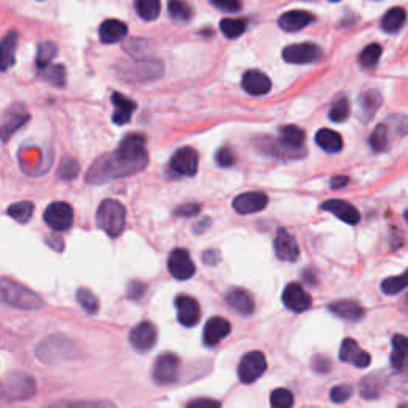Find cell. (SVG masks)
I'll use <instances>...</instances> for the list:
<instances>
[{
	"label": "cell",
	"instance_id": "obj_1",
	"mask_svg": "<svg viewBox=\"0 0 408 408\" xmlns=\"http://www.w3.org/2000/svg\"><path fill=\"white\" fill-rule=\"evenodd\" d=\"M145 165L147 160H131L128 156L120 155L118 152H113L111 155L102 156L91 166L88 176H86V182L99 183L111 181V179L128 176V174L144 170Z\"/></svg>",
	"mask_w": 408,
	"mask_h": 408
},
{
	"label": "cell",
	"instance_id": "obj_2",
	"mask_svg": "<svg viewBox=\"0 0 408 408\" xmlns=\"http://www.w3.org/2000/svg\"><path fill=\"white\" fill-rule=\"evenodd\" d=\"M35 354L40 362L51 366V364L77 359L80 351L79 346L72 340H69L67 336L50 335L40 341V345L35 350Z\"/></svg>",
	"mask_w": 408,
	"mask_h": 408
},
{
	"label": "cell",
	"instance_id": "obj_3",
	"mask_svg": "<svg viewBox=\"0 0 408 408\" xmlns=\"http://www.w3.org/2000/svg\"><path fill=\"white\" fill-rule=\"evenodd\" d=\"M0 302L19 309H40L45 304L40 295L12 279H0Z\"/></svg>",
	"mask_w": 408,
	"mask_h": 408
},
{
	"label": "cell",
	"instance_id": "obj_4",
	"mask_svg": "<svg viewBox=\"0 0 408 408\" xmlns=\"http://www.w3.org/2000/svg\"><path fill=\"white\" fill-rule=\"evenodd\" d=\"M96 222L97 227L104 230L111 238L120 236L127 225L124 206L115 199H104L97 208Z\"/></svg>",
	"mask_w": 408,
	"mask_h": 408
},
{
	"label": "cell",
	"instance_id": "obj_5",
	"mask_svg": "<svg viewBox=\"0 0 408 408\" xmlns=\"http://www.w3.org/2000/svg\"><path fill=\"white\" fill-rule=\"evenodd\" d=\"M35 380L23 372H12L5 377L2 393L7 399L26 400L35 394Z\"/></svg>",
	"mask_w": 408,
	"mask_h": 408
},
{
	"label": "cell",
	"instance_id": "obj_6",
	"mask_svg": "<svg viewBox=\"0 0 408 408\" xmlns=\"http://www.w3.org/2000/svg\"><path fill=\"white\" fill-rule=\"evenodd\" d=\"M179 367H181V359L172 352H165L156 357L152 367V378L158 386L172 384L179 377Z\"/></svg>",
	"mask_w": 408,
	"mask_h": 408
},
{
	"label": "cell",
	"instance_id": "obj_7",
	"mask_svg": "<svg viewBox=\"0 0 408 408\" xmlns=\"http://www.w3.org/2000/svg\"><path fill=\"white\" fill-rule=\"evenodd\" d=\"M266 370V359L265 354L260 351L247 352L246 356L241 359L238 367V377L241 383L250 384L262 377Z\"/></svg>",
	"mask_w": 408,
	"mask_h": 408
},
{
	"label": "cell",
	"instance_id": "obj_8",
	"mask_svg": "<svg viewBox=\"0 0 408 408\" xmlns=\"http://www.w3.org/2000/svg\"><path fill=\"white\" fill-rule=\"evenodd\" d=\"M43 220L54 231L69 230L74 222V211L67 203L58 201V203L48 206L45 214H43Z\"/></svg>",
	"mask_w": 408,
	"mask_h": 408
},
{
	"label": "cell",
	"instance_id": "obj_9",
	"mask_svg": "<svg viewBox=\"0 0 408 408\" xmlns=\"http://www.w3.org/2000/svg\"><path fill=\"white\" fill-rule=\"evenodd\" d=\"M323 56V51L314 43H295V45H289L282 51V58L284 61L291 64H309L316 63L318 59Z\"/></svg>",
	"mask_w": 408,
	"mask_h": 408
},
{
	"label": "cell",
	"instance_id": "obj_10",
	"mask_svg": "<svg viewBox=\"0 0 408 408\" xmlns=\"http://www.w3.org/2000/svg\"><path fill=\"white\" fill-rule=\"evenodd\" d=\"M168 268L172 277H176L179 281H187L195 275V263L190 254L185 249H174L170 260H168Z\"/></svg>",
	"mask_w": 408,
	"mask_h": 408
},
{
	"label": "cell",
	"instance_id": "obj_11",
	"mask_svg": "<svg viewBox=\"0 0 408 408\" xmlns=\"http://www.w3.org/2000/svg\"><path fill=\"white\" fill-rule=\"evenodd\" d=\"M282 303H284V307L289 309V311L303 313L311 308L313 300L311 295L307 293V291H304L300 284L291 282V284L284 289V293H282Z\"/></svg>",
	"mask_w": 408,
	"mask_h": 408
},
{
	"label": "cell",
	"instance_id": "obj_12",
	"mask_svg": "<svg viewBox=\"0 0 408 408\" xmlns=\"http://www.w3.org/2000/svg\"><path fill=\"white\" fill-rule=\"evenodd\" d=\"M156 338H158V332H156L155 325L149 323V320L136 325V327L131 330V335H129L131 346L139 352L150 351L152 348L155 346Z\"/></svg>",
	"mask_w": 408,
	"mask_h": 408
},
{
	"label": "cell",
	"instance_id": "obj_13",
	"mask_svg": "<svg viewBox=\"0 0 408 408\" xmlns=\"http://www.w3.org/2000/svg\"><path fill=\"white\" fill-rule=\"evenodd\" d=\"M171 170L179 176H195L198 171V154L192 147L177 150L171 158Z\"/></svg>",
	"mask_w": 408,
	"mask_h": 408
},
{
	"label": "cell",
	"instance_id": "obj_14",
	"mask_svg": "<svg viewBox=\"0 0 408 408\" xmlns=\"http://www.w3.org/2000/svg\"><path fill=\"white\" fill-rule=\"evenodd\" d=\"M27 120H29V113L24 106L16 104L10 107V111L5 113L2 120V124H0V139L8 140L21 127H24Z\"/></svg>",
	"mask_w": 408,
	"mask_h": 408
},
{
	"label": "cell",
	"instance_id": "obj_15",
	"mask_svg": "<svg viewBox=\"0 0 408 408\" xmlns=\"http://www.w3.org/2000/svg\"><path fill=\"white\" fill-rule=\"evenodd\" d=\"M177 319L185 327H193L201 319L199 303L190 295H179L176 298Z\"/></svg>",
	"mask_w": 408,
	"mask_h": 408
},
{
	"label": "cell",
	"instance_id": "obj_16",
	"mask_svg": "<svg viewBox=\"0 0 408 408\" xmlns=\"http://www.w3.org/2000/svg\"><path fill=\"white\" fill-rule=\"evenodd\" d=\"M275 252L276 257L282 260V262H297L298 255H300V249H298L295 238L284 228L277 230L275 239Z\"/></svg>",
	"mask_w": 408,
	"mask_h": 408
},
{
	"label": "cell",
	"instance_id": "obj_17",
	"mask_svg": "<svg viewBox=\"0 0 408 408\" xmlns=\"http://www.w3.org/2000/svg\"><path fill=\"white\" fill-rule=\"evenodd\" d=\"M340 361L351 364V366L359 368H366L370 366V362H372V357H370L368 352H366L361 346H359V343L356 340L346 338L343 340L340 348Z\"/></svg>",
	"mask_w": 408,
	"mask_h": 408
},
{
	"label": "cell",
	"instance_id": "obj_18",
	"mask_svg": "<svg viewBox=\"0 0 408 408\" xmlns=\"http://www.w3.org/2000/svg\"><path fill=\"white\" fill-rule=\"evenodd\" d=\"M268 204V197L262 192H247L239 195L233 201V208L238 214H254L266 208Z\"/></svg>",
	"mask_w": 408,
	"mask_h": 408
},
{
	"label": "cell",
	"instance_id": "obj_19",
	"mask_svg": "<svg viewBox=\"0 0 408 408\" xmlns=\"http://www.w3.org/2000/svg\"><path fill=\"white\" fill-rule=\"evenodd\" d=\"M231 332V324L228 323L227 319L220 316L211 318L208 323H206L204 334H203V341L204 345L208 346H215L225 338V336L230 335Z\"/></svg>",
	"mask_w": 408,
	"mask_h": 408
},
{
	"label": "cell",
	"instance_id": "obj_20",
	"mask_svg": "<svg viewBox=\"0 0 408 408\" xmlns=\"http://www.w3.org/2000/svg\"><path fill=\"white\" fill-rule=\"evenodd\" d=\"M323 209L330 212V214L336 215L340 220L346 222V224L350 225H356L357 222L361 220V214H359V211L354 208V206L348 203V201L329 199L323 204Z\"/></svg>",
	"mask_w": 408,
	"mask_h": 408
},
{
	"label": "cell",
	"instance_id": "obj_21",
	"mask_svg": "<svg viewBox=\"0 0 408 408\" xmlns=\"http://www.w3.org/2000/svg\"><path fill=\"white\" fill-rule=\"evenodd\" d=\"M243 88L252 96H263L271 90V80L260 70H247L243 75Z\"/></svg>",
	"mask_w": 408,
	"mask_h": 408
},
{
	"label": "cell",
	"instance_id": "obj_22",
	"mask_svg": "<svg viewBox=\"0 0 408 408\" xmlns=\"http://www.w3.org/2000/svg\"><path fill=\"white\" fill-rule=\"evenodd\" d=\"M314 21V16L308 12H302V10H293V12H287L277 19V24L282 31L286 32H297L311 24Z\"/></svg>",
	"mask_w": 408,
	"mask_h": 408
},
{
	"label": "cell",
	"instance_id": "obj_23",
	"mask_svg": "<svg viewBox=\"0 0 408 408\" xmlns=\"http://www.w3.org/2000/svg\"><path fill=\"white\" fill-rule=\"evenodd\" d=\"M225 302L228 303V307H231L236 313L243 314V316H250L255 309L252 297L243 289H231L225 295Z\"/></svg>",
	"mask_w": 408,
	"mask_h": 408
},
{
	"label": "cell",
	"instance_id": "obj_24",
	"mask_svg": "<svg viewBox=\"0 0 408 408\" xmlns=\"http://www.w3.org/2000/svg\"><path fill=\"white\" fill-rule=\"evenodd\" d=\"M112 104L115 107V112L112 115V122L115 124H127L131 120L133 113L136 111V102H133L128 97H124L120 92H113L112 95Z\"/></svg>",
	"mask_w": 408,
	"mask_h": 408
},
{
	"label": "cell",
	"instance_id": "obj_25",
	"mask_svg": "<svg viewBox=\"0 0 408 408\" xmlns=\"http://www.w3.org/2000/svg\"><path fill=\"white\" fill-rule=\"evenodd\" d=\"M330 313H334L336 318L350 320V323H356V320L364 316V308L361 303L354 300H340L329 304Z\"/></svg>",
	"mask_w": 408,
	"mask_h": 408
},
{
	"label": "cell",
	"instance_id": "obj_26",
	"mask_svg": "<svg viewBox=\"0 0 408 408\" xmlns=\"http://www.w3.org/2000/svg\"><path fill=\"white\" fill-rule=\"evenodd\" d=\"M16 45H18V32L10 31L0 42V70L5 72L15 64Z\"/></svg>",
	"mask_w": 408,
	"mask_h": 408
},
{
	"label": "cell",
	"instance_id": "obj_27",
	"mask_svg": "<svg viewBox=\"0 0 408 408\" xmlns=\"http://www.w3.org/2000/svg\"><path fill=\"white\" fill-rule=\"evenodd\" d=\"M128 34V26L118 19H107L99 27V39L104 43H117Z\"/></svg>",
	"mask_w": 408,
	"mask_h": 408
},
{
	"label": "cell",
	"instance_id": "obj_28",
	"mask_svg": "<svg viewBox=\"0 0 408 408\" xmlns=\"http://www.w3.org/2000/svg\"><path fill=\"white\" fill-rule=\"evenodd\" d=\"M316 144L327 154H338L343 149V139L338 133L332 129H320L316 134Z\"/></svg>",
	"mask_w": 408,
	"mask_h": 408
},
{
	"label": "cell",
	"instance_id": "obj_29",
	"mask_svg": "<svg viewBox=\"0 0 408 408\" xmlns=\"http://www.w3.org/2000/svg\"><path fill=\"white\" fill-rule=\"evenodd\" d=\"M382 102H383V97L382 95H380V91L370 90L367 92H364V95L361 96V112H362L364 123L375 115V112L378 111V107L382 106Z\"/></svg>",
	"mask_w": 408,
	"mask_h": 408
},
{
	"label": "cell",
	"instance_id": "obj_30",
	"mask_svg": "<svg viewBox=\"0 0 408 408\" xmlns=\"http://www.w3.org/2000/svg\"><path fill=\"white\" fill-rule=\"evenodd\" d=\"M405 21H407L405 10L400 7H395L393 10H389V12L383 16L382 27L384 32H388V34H394V32H399L402 27H404Z\"/></svg>",
	"mask_w": 408,
	"mask_h": 408
},
{
	"label": "cell",
	"instance_id": "obj_31",
	"mask_svg": "<svg viewBox=\"0 0 408 408\" xmlns=\"http://www.w3.org/2000/svg\"><path fill=\"white\" fill-rule=\"evenodd\" d=\"M408 350V340L404 335H395L393 338V352H391V366L400 372L405 367V357Z\"/></svg>",
	"mask_w": 408,
	"mask_h": 408
},
{
	"label": "cell",
	"instance_id": "obj_32",
	"mask_svg": "<svg viewBox=\"0 0 408 408\" xmlns=\"http://www.w3.org/2000/svg\"><path fill=\"white\" fill-rule=\"evenodd\" d=\"M279 142L286 149H300L304 142V131L298 127H284L279 133Z\"/></svg>",
	"mask_w": 408,
	"mask_h": 408
},
{
	"label": "cell",
	"instance_id": "obj_33",
	"mask_svg": "<svg viewBox=\"0 0 408 408\" xmlns=\"http://www.w3.org/2000/svg\"><path fill=\"white\" fill-rule=\"evenodd\" d=\"M383 384H384V382H383L382 375L373 373V375H368V377L362 380L359 391H361V395L364 397V399H367V400L377 399V397H380V394H382Z\"/></svg>",
	"mask_w": 408,
	"mask_h": 408
},
{
	"label": "cell",
	"instance_id": "obj_34",
	"mask_svg": "<svg viewBox=\"0 0 408 408\" xmlns=\"http://www.w3.org/2000/svg\"><path fill=\"white\" fill-rule=\"evenodd\" d=\"M47 408H117L111 400H61Z\"/></svg>",
	"mask_w": 408,
	"mask_h": 408
},
{
	"label": "cell",
	"instance_id": "obj_35",
	"mask_svg": "<svg viewBox=\"0 0 408 408\" xmlns=\"http://www.w3.org/2000/svg\"><path fill=\"white\" fill-rule=\"evenodd\" d=\"M56 54H58L56 43L53 42L40 43L39 48H37V59H35V64L37 67H39V70L51 66V61L56 58Z\"/></svg>",
	"mask_w": 408,
	"mask_h": 408
},
{
	"label": "cell",
	"instance_id": "obj_36",
	"mask_svg": "<svg viewBox=\"0 0 408 408\" xmlns=\"http://www.w3.org/2000/svg\"><path fill=\"white\" fill-rule=\"evenodd\" d=\"M136 12L145 21H154L160 16V0H136Z\"/></svg>",
	"mask_w": 408,
	"mask_h": 408
},
{
	"label": "cell",
	"instance_id": "obj_37",
	"mask_svg": "<svg viewBox=\"0 0 408 408\" xmlns=\"http://www.w3.org/2000/svg\"><path fill=\"white\" fill-rule=\"evenodd\" d=\"M7 214L15 219L19 224H27L31 220L32 214H34V204L31 201H19L15 203L7 209Z\"/></svg>",
	"mask_w": 408,
	"mask_h": 408
},
{
	"label": "cell",
	"instance_id": "obj_38",
	"mask_svg": "<svg viewBox=\"0 0 408 408\" xmlns=\"http://www.w3.org/2000/svg\"><path fill=\"white\" fill-rule=\"evenodd\" d=\"M247 21L246 19H230L227 18L220 23V31L224 32L227 39H238L239 35H243L246 32Z\"/></svg>",
	"mask_w": 408,
	"mask_h": 408
},
{
	"label": "cell",
	"instance_id": "obj_39",
	"mask_svg": "<svg viewBox=\"0 0 408 408\" xmlns=\"http://www.w3.org/2000/svg\"><path fill=\"white\" fill-rule=\"evenodd\" d=\"M382 53H383L382 47H380L378 43H372V45L364 48L361 56H359V63H361L362 67L372 69L378 64L380 58H382Z\"/></svg>",
	"mask_w": 408,
	"mask_h": 408
},
{
	"label": "cell",
	"instance_id": "obj_40",
	"mask_svg": "<svg viewBox=\"0 0 408 408\" xmlns=\"http://www.w3.org/2000/svg\"><path fill=\"white\" fill-rule=\"evenodd\" d=\"M77 300L80 303V307L88 314H96L99 311V300H97V297L90 289H85V287L79 289Z\"/></svg>",
	"mask_w": 408,
	"mask_h": 408
},
{
	"label": "cell",
	"instance_id": "obj_41",
	"mask_svg": "<svg viewBox=\"0 0 408 408\" xmlns=\"http://www.w3.org/2000/svg\"><path fill=\"white\" fill-rule=\"evenodd\" d=\"M40 77L53 86H64L66 83V69L63 66H48L40 70Z\"/></svg>",
	"mask_w": 408,
	"mask_h": 408
},
{
	"label": "cell",
	"instance_id": "obj_42",
	"mask_svg": "<svg viewBox=\"0 0 408 408\" xmlns=\"http://www.w3.org/2000/svg\"><path fill=\"white\" fill-rule=\"evenodd\" d=\"M168 12H170L171 18L177 21H188L192 18V8L183 0H170L168 3Z\"/></svg>",
	"mask_w": 408,
	"mask_h": 408
},
{
	"label": "cell",
	"instance_id": "obj_43",
	"mask_svg": "<svg viewBox=\"0 0 408 408\" xmlns=\"http://www.w3.org/2000/svg\"><path fill=\"white\" fill-rule=\"evenodd\" d=\"M408 284L407 281V273L400 275V276H394V277H388L382 282V291L386 293V295H395L402 291H405V287Z\"/></svg>",
	"mask_w": 408,
	"mask_h": 408
},
{
	"label": "cell",
	"instance_id": "obj_44",
	"mask_svg": "<svg viewBox=\"0 0 408 408\" xmlns=\"http://www.w3.org/2000/svg\"><path fill=\"white\" fill-rule=\"evenodd\" d=\"M370 145L375 152L388 150V128L386 124H378L370 136Z\"/></svg>",
	"mask_w": 408,
	"mask_h": 408
},
{
	"label": "cell",
	"instance_id": "obj_45",
	"mask_svg": "<svg viewBox=\"0 0 408 408\" xmlns=\"http://www.w3.org/2000/svg\"><path fill=\"white\" fill-rule=\"evenodd\" d=\"M329 117L332 122L335 123L345 122V120L350 117V101H348L346 97H340L338 101H335L334 104H332Z\"/></svg>",
	"mask_w": 408,
	"mask_h": 408
},
{
	"label": "cell",
	"instance_id": "obj_46",
	"mask_svg": "<svg viewBox=\"0 0 408 408\" xmlns=\"http://www.w3.org/2000/svg\"><path fill=\"white\" fill-rule=\"evenodd\" d=\"M80 172V165L74 158H64L61 161V165H59V170H58V176L59 179H63V181H74L75 177L79 176Z\"/></svg>",
	"mask_w": 408,
	"mask_h": 408
},
{
	"label": "cell",
	"instance_id": "obj_47",
	"mask_svg": "<svg viewBox=\"0 0 408 408\" xmlns=\"http://www.w3.org/2000/svg\"><path fill=\"white\" fill-rule=\"evenodd\" d=\"M271 408H292L293 395L289 389H276L271 393Z\"/></svg>",
	"mask_w": 408,
	"mask_h": 408
},
{
	"label": "cell",
	"instance_id": "obj_48",
	"mask_svg": "<svg viewBox=\"0 0 408 408\" xmlns=\"http://www.w3.org/2000/svg\"><path fill=\"white\" fill-rule=\"evenodd\" d=\"M352 395V386L350 384H338L330 389V400L335 404H343V402L350 400Z\"/></svg>",
	"mask_w": 408,
	"mask_h": 408
},
{
	"label": "cell",
	"instance_id": "obj_49",
	"mask_svg": "<svg viewBox=\"0 0 408 408\" xmlns=\"http://www.w3.org/2000/svg\"><path fill=\"white\" fill-rule=\"evenodd\" d=\"M215 161H217V165L222 166V168H230V166L235 165V161H236L235 152H233L230 147H222V149L217 152Z\"/></svg>",
	"mask_w": 408,
	"mask_h": 408
},
{
	"label": "cell",
	"instance_id": "obj_50",
	"mask_svg": "<svg viewBox=\"0 0 408 408\" xmlns=\"http://www.w3.org/2000/svg\"><path fill=\"white\" fill-rule=\"evenodd\" d=\"M209 2L214 5V7L224 10V12H230V13H236L243 7L239 0H209Z\"/></svg>",
	"mask_w": 408,
	"mask_h": 408
},
{
	"label": "cell",
	"instance_id": "obj_51",
	"mask_svg": "<svg viewBox=\"0 0 408 408\" xmlns=\"http://www.w3.org/2000/svg\"><path fill=\"white\" fill-rule=\"evenodd\" d=\"M145 289H147V286L144 284V282L133 281V282H129V286L127 289V295H128V298H131V300H139V298L145 293Z\"/></svg>",
	"mask_w": 408,
	"mask_h": 408
},
{
	"label": "cell",
	"instance_id": "obj_52",
	"mask_svg": "<svg viewBox=\"0 0 408 408\" xmlns=\"http://www.w3.org/2000/svg\"><path fill=\"white\" fill-rule=\"evenodd\" d=\"M313 370L316 373H329L332 370L330 359L325 356H316L313 359Z\"/></svg>",
	"mask_w": 408,
	"mask_h": 408
},
{
	"label": "cell",
	"instance_id": "obj_53",
	"mask_svg": "<svg viewBox=\"0 0 408 408\" xmlns=\"http://www.w3.org/2000/svg\"><path fill=\"white\" fill-rule=\"evenodd\" d=\"M187 408H222L220 402H217L214 399H195L190 402Z\"/></svg>",
	"mask_w": 408,
	"mask_h": 408
},
{
	"label": "cell",
	"instance_id": "obj_54",
	"mask_svg": "<svg viewBox=\"0 0 408 408\" xmlns=\"http://www.w3.org/2000/svg\"><path fill=\"white\" fill-rule=\"evenodd\" d=\"M198 211H199L198 204H183V206H181V208H177L176 214L177 215H183V217H190V215L197 214Z\"/></svg>",
	"mask_w": 408,
	"mask_h": 408
},
{
	"label": "cell",
	"instance_id": "obj_55",
	"mask_svg": "<svg viewBox=\"0 0 408 408\" xmlns=\"http://www.w3.org/2000/svg\"><path fill=\"white\" fill-rule=\"evenodd\" d=\"M203 260L208 265H215L217 262H219L220 260V257H219V252H217V250H208V252H204L203 254Z\"/></svg>",
	"mask_w": 408,
	"mask_h": 408
},
{
	"label": "cell",
	"instance_id": "obj_56",
	"mask_svg": "<svg viewBox=\"0 0 408 408\" xmlns=\"http://www.w3.org/2000/svg\"><path fill=\"white\" fill-rule=\"evenodd\" d=\"M350 182V179L345 177V176H336L330 181V187L332 188H341V187H346V183Z\"/></svg>",
	"mask_w": 408,
	"mask_h": 408
},
{
	"label": "cell",
	"instance_id": "obj_57",
	"mask_svg": "<svg viewBox=\"0 0 408 408\" xmlns=\"http://www.w3.org/2000/svg\"><path fill=\"white\" fill-rule=\"evenodd\" d=\"M48 244H50V246L54 249V250H63V247H64V244H63V241L59 238H54V239H48Z\"/></svg>",
	"mask_w": 408,
	"mask_h": 408
},
{
	"label": "cell",
	"instance_id": "obj_58",
	"mask_svg": "<svg viewBox=\"0 0 408 408\" xmlns=\"http://www.w3.org/2000/svg\"><path fill=\"white\" fill-rule=\"evenodd\" d=\"M330 2H340V0H330Z\"/></svg>",
	"mask_w": 408,
	"mask_h": 408
},
{
	"label": "cell",
	"instance_id": "obj_59",
	"mask_svg": "<svg viewBox=\"0 0 408 408\" xmlns=\"http://www.w3.org/2000/svg\"><path fill=\"white\" fill-rule=\"evenodd\" d=\"M400 408H407V405L404 404V405H400Z\"/></svg>",
	"mask_w": 408,
	"mask_h": 408
}]
</instances>
